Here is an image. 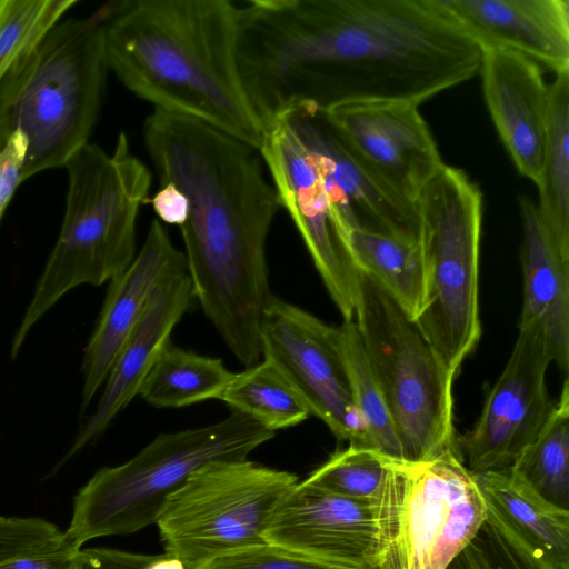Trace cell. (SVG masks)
Wrapping results in <instances>:
<instances>
[{
  "instance_id": "6da1fadb",
  "label": "cell",
  "mask_w": 569,
  "mask_h": 569,
  "mask_svg": "<svg viewBox=\"0 0 569 569\" xmlns=\"http://www.w3.org/2000/svg\"><path fill=\"white\" fill-rule=\"evenodd\" d=\"M237 54L263 128L298 107L420 104L480 71L482 50L436 0H252Z\"/></svg>"
},
{
  "instance_id": "7a4b0ae2",
  "label": "cell",
  "mask_w": 569,
  "mask_h": 569,
  "mask_svg": "<svg viewBox=\"0 0 569 569\" xmlns=\"http://www.w3.org/2000/svg\"><path fill=\"white\" fill-rule=\"evenodd\" d=\"M143 138L160 183L188 199L180 227L194 299L246 367L261 358L260 325L272 295L266 242L282 208L258 149L198 120L154 109Z\"/></svg>"
},
{
  "instance_id": "3957f363",
  "label": "cell",
  "mask_w": 569,
  "mask_h": 569,
  "mask_svg": "<svg viewBox=\"0 0 569 569\" xmlns=\"http://www.w3.org/2000/svg\"><path fill=\"white\" fill-rule=\"evenodd\" d=\"M108 67L154 109L256 149L264 128L244 90L230 0H124L103 7Z\"/></svg>"
},
{
  "instance_id": "277c9868",
  "label": "cell",
  "mask_w": 569,
  "mask_h": 569,
  "mask_svg": "<svg viewBox=\"0 0 569 569\" xmlns=\"http://www.w3.org/2000/svg\"><path fill=\"white\" fill-rule=\"evenodd\" d=\"M68 192L57 242L13 337L14 359L39 319L71 289L100 286L124 272L136 257L140 207L152 176L119 133L112 153L87 143L64 166Z\"/></svg>"
},
{
  "instance_id": "5b68a950",
  "label": "cell",
  "mask_w": 569,
  "mask_h": 569,
  "mask_svg": "<svg viewBox=\"0 0 569 569\" xmlns=\"http://www.w3.org/2000/svg\"><path fill=\"white\" fill-rule=\"evenodd\" d=\"M109 70L103 8L59 21L0 81V149L16 131L28 149L22 181L66 166L98 119Z\"/></svg>"
},
{
  "instance_id": "8992f818",
  "label": "cell",
  "mask_w": 569,
  "mask_h": 569,
  "mask_svg": "<svg viewBox=\"0 0 569 569\" xmlns=\"http://www.w3.org/2000/svg\"><path fill=\"white\" fill-rule=\"evenodd\" d=\"M274 431L237 411L219 422L160 433L134 457L98 470L73 498L63 541L137 532L157 522L169 498L194 471L214 461L241 460Z\"/></svg>"
},
{
  "instance_id": "52a82bcc",
  "label": "cell",
  "mask_w": 569,
  "mask_h": 569,
  "mask_svg": "<svg viewBox=\"0 0 569 569\" xmlns=\"http://www.w3.org/2000/svg\"><path fill=\"white\" fill-rule=\"evenodd\" d=\"M370 505L373 569H448L487 519L458 447L420 461L386 457Z\"/></svg>"
},
{
  "instance_id": "ba28073f",
  "label": "cell",
  "mask_w": 569,
  "mask_h": 569,
  "mask_svg": "<svg viewBox=\"0 0 569 569\" xmlns=\"http://www.w3.org/2000/svg\"><path fill=\"white\" fill-rule=\"evenodd\" d=\"M482 207L478 184L447 164L416 202L426 267V297L416 322L453 377L481 336Z\"/></svg>"
},
{
  "instance_id": "9c48e42d",
  "label": "cell",
  "mask_w": 569,
  "mask_h": 569,
  "mask_svg": "<svg viewBox=\"0 0 569 569\" xmlns=\"http://www.w3.org/2000/svg\"><path fill=\"white\" fill-rule=\"evenodd\" d=\"M353 319L401 449V459H430L457 448L452 383L420 327L361 271Z\"/></svg>"
},
{
  "instance_id": "30bf717a",
  "label": "cell",
  "mask_w": 569,
  "mask_h": 569,
  "mask_svg": "<svg viewBox=\"0 0 569 569\" xmlns=\"http://www.w3.org/2000/svg\"><path fill=\"white\" fill-rule=\"evenodd\" d=\"M298 482L291 472L248 459L203 466L169 496L159 515L166 553L197 569L222 553L267 542L276 508Z\"/></svg>"
},
{
  "instance_id": "8fae6325",
  "label": "cell",
  "mask_w": 569,
  "mask_h": 569,
  "mask_svg": "<svg viewBox=\"0 0 569 569\" xmlns=\"http://www.w3.org/2000/svg\"><path fill=\"white\" fill-rule=\"evenodd\" d=\"M261 353L307 407L339 440L366 447L365 423L356 408L339 329L270 296L260 325Z\"/></svg>"
},
{
  "instance_id": "7c38bea8",
  "label": "cell",
  "mask_w": 569,
  "mask_h": 569,
  "mask_svg": "<svg viewBox=\"0 0 569 569\" xmlns=\"http://www.w3.org/2000/svg\"><path fill=\"white\" fill-rule=\"evenodd\" d=\"M259 152L332 301L352 319L361 271L310 153L282 119L264 127Z\"/></svg>"
},
{
  "instance_id": "4fadbf2b",
  "label": "cell",
  "mask_w": 569,
  "mask_h": 569,
  "mask_svg": "<svg viewBox=\"0 0 569 569\" xmlns=\"http://www.w3.org/2000/svg\"><path fill=\"white\" fill-rule=\"evenodd\" d=\"M550 362L539 323L520 322L508 362L478 420L457 437L461 458L473 475L509 468L541 432L556 407L546 382Z\"/></svg>"
},
{
  "instance_id": "5bb4252c",
  "label": "cell",
  "mask_w": 569,
  "mask_h": 569,
  "mask_svg": "<svg viewBox=\"0 0 569 569\" xmlns=\"http://www.w3.org/2000/svg\"><path fill=\"white\" fill-rule=\"evenodd\" d=\"M284 120L310 153L348 233L362 229L419 239L415 204L396 193L348 144L323 110L298 107Z\"/></svg>"
},
{
  "instance_id": "9a60e30c",
  "label": "cell",
  "mask_w": 569,
  "mask_h": 569,
  "mask_svg": "<svg viewBox=\"0 0 569 569\" xmlns=\"http://www.w3.org/2000/svg\"><path fill=\"white\" fill-rule=\"evenodd\" d=\"M325 112L348 144L409 203L416 206L446 164L418 104L362 102Z\"/></svg>"
},
{
  "instance_id": "2e32d148",
  "label": "cell",
  "mask_w": 569,
  "mask_h": 569,
  "mask_svg": "<svg viewBox=\"0 0 569 569\" xmlns=\"http://www.w3.org/2000/svg\"><path fill=\"white\" fill-rule=\"evenodd\" d=\"M264 540L336 568L373 569L369 562L373 540L371 505L303 480L276 508Z\"/></svg>"
},
{
  "instance_id": "e0dca14e",
  "label": "cell",
  "mask_w": 569,
  "mask_h": 569,
  "mask_svg": "<svg viewBox=\"0 0 569 569\" xmlns=\"http://www.w3.org/2000/svg\"><path fill=\"white\" fill-rule=\"evenodd\" d=\"M182 273H187L184 253L173 246L162 222L153 219L131 264L110 281L98 322L84 349L81 416L106 381L156 288Z\"/></svg>"
},
{
  "instance_id": "ac0fdd59",
  "label": "cell",
  "mask_w": 569,
  "mask_h": 569,
  "mask_svg": "<svg viewBox=\"0 0 569 569\" xmlns=\"http://www.w3.org/2000/svg\"><path fill=\"white\" fill-rule=\"evenodd\" d=\"M194 300L187 273L174 276L156 288L136 327L121 347L98 405L79 429L71 447L51 470L56 475L84 447L96 440L113 419L139 395L142 383L171 333Z\"/></svg>"
},
{
  "instance_id": "d6986e66",
  "label": "cell",
  "mask_w": 569,
  "mask_h": 569,
  "mask_svg": "<svg viewBox=\"0 0 569 569\" xmlns=\"http://www.w3.org/2000/svg\"><path fill=\"white\" fill-rule=\"evenodd\" d=\"M481 50L506 49L569 71V0H436Z\"/></svg>"
},
{
  "instance_id": "ffe728a7",
  "label": "cell",
  "mask_w": 569,
  "mask_h": 569,
  "mask_svg": "<svg viewBox=\"0 0 569 569\" xmlns=\"http://www.w3.org/2000/svg\"><path fill=\"white\" fill-rule=\"evenodd\" d=\"M479 73L493 126L518 172L539 180L545 152L549 84L541 67L506 49L482 50Z\"/></svg>"
},
{
  "instance_id": "44dd1931",
  "label": "cell",
  "mask_w": 569,
  "mask_h": 569,
  "mask_svg": "<svg viewBox=\"0 0 569 569\" xmlns=\"http://www.w3.org/2000/svg\"><path fill=\"white\" fill-rule=\"evenodd\" d=\"M522 219L523 303L520 322L541 327L552 362L562 372L569 368V257L555 247L538 213L537 204L519 197Z\"/></svg>"
},
{
  "instance_id": "7402d4cb",
  "label": "cell",
  "mask_w": 569,
  "mask_h": 569,
  "mask_svg": "<svg viewBox=\"0 0 569 569\" xmlns=\"http://www.w3.org/2000/svg\"><path fill=\"white\" fill-rule=\"evenodd\" d=\"M475 476L488 518L509 530L549 569H569V510L546 500L510 467Z\"/></svg>"
},
{
  "instance_id": "603a6c76",
  "label": "cell",
  "mask_w": 569,
  "mask_h": 569,
  "mask_svg": "<svg viewBox=\"0 0 569 569\" xmlns=\"http://www.w3.org/2000/svg\"><path fill=\"white\" fill-rule=\"evenodd\" d=\"M538 213L558 251L569 257V71L549 84Z\"/></svg>"
},
{
  "instance_id": "cb8c5ba5",
  "label": "cell",
  "mask_w": 569,
  "mask_h": 569,
  "mask_svg": "<svg viewBox=\"0 0 569 569\" xmlns=\"http://www.w3.org/2000/svg\"><path fill=\"white\" fill-rule=\"evenodd\" d=\"M349 242L356 262L412 318L426 297V267L419 239L353 230Z\"/></svg>"
},
{
  "instance_id": "d4e9b609",
  "label": "cell",
  "mask_w": 569,
  "mask_h": 569,
  "mask_svg": "<svg viewBox=\"0 0 569 569\" xmlns=\"http://www.w3.org/2000/svg\"><path fill=\"white\" fill-rule=\"evenodd\" d=\"M233 376L221 359L170 342L147 375L139 396L156 408L187 407L219 399Z\"/></svg>"
},
{
  "instance_id": "484cf974",
  "label": "cell",
  "mask_w": 569,
  "mask_h": 569,
  "mask_svg": "<svg viewBox=\"0 0 569 569\" xmlns=\"http://www.w3.org/2000/svg\"><path fill=\"white\" fill-rule=\"evenodd\" d=\"M231 409L277 431L297 426L310 413L283 376L269 361L234 373L219 398Z\"/></svg>"
},
{
  "instance_id": "4316f807",
  "label": "cell",
  "mask_w": 569,
  "mask_h": 569,
  "mask_svg": "<svg viewBox=\"0 0 569 569\" xmlns=\"http://www.w3.org/2000/svg\"><path fill=\"white\" fill-rule=\"evenodd\" d=\"M540 496L569 510V383L538 437L510 466Z\"/></svg>"
},
{
  "instance_id": "83f0119b",
  "label": "cell",
  "mask_w": 569,
  "mask_h": 569,
  "mask_svg": "<svg viewBox=\"0 0 569 569\" xmlns=\"http://www.w3.org/2000/svg\"><path fill=\"white\" fill-rule=\"evenodd\" d=\"M353 401L365 423L366 447L401 459V449L381 391L370 369L355 319L338 327Z\"/></svg>"
},
{
  "instance_id": "f1b7e54d",
  "label": "cell",
  "mask_w": 569,
  "mask_h": 569,
  "mask_svg": "<svg viewBox=\"0 0 569 569\" xmlns=\"http://www.w3.org/2000/svg\"><path fill=\"white\" fill-rule=\"evenodd\" d=\"M77 0H0V81Z\"/></svg>"
},
{
  "instance_id": "f546056e",
  "label": "cell",
  "mask_w": 569,
  "mask_h": 569,
  "mask_svg": "<svg viewBox=\"0 0 569 569\" xmlns=\"http://www.w3.org/2000/svg\"><path fill=\"white\" fill-rule=\"evenodd\" d=\"M386 457L375 449L349 443L303 481L335 495L371 503L385 473Z\"/></svg>"
},
{
  "instance_id": "4dcf8cb0",
  "label": "cell",
  "mask_w": 569,
  "mask_h": 569,
  "mask_svg": "<svg viewBox=\"0 0 569 569\" xmlns=\"http://www.w3.org/2000/svg\"><path fill=\"white\" fill-rule=\"evenodd\" d=\"M448 569H549L517 537L487 517Z\"/></svg>"
},
{
  "instance_id": "1f68e13d",
  "label": "cell",
  "mask_w": 569,
  "mask_h": 569,
  "mask_svg": "<svg viewBox=\"0 0 569 569\" xmlns=\"http://www.w3.org/2000/svg\"><path fill=\"white\" fill-rule=\"evenodd\" d=\"M197 569H340L263 542L217 556Z\"/></svg>"
},
{
  "instance_id": "d6a6232c",
  "label": "cell",
  "mask_w": 569,
  "mask_h": 569,
  "mask_svg": "<svg viewBox=\"0 0 569 569\" xmlns=\"http://www.w3.org/2000/svg\"><path fill=\"white\" fill-rule=\"evenodd\" d=\"M56 525L34 517L0 516V562L60 543Z\"/></svg>"
},
{
  "instance_id": "836d02e7",
  "label": "cell",
  "mask_w": 569,
  "mask_h": 569,
  "mask_svg": "<svg viewBox=\"0 0 569 569\" xmlns=\"http://www.w3.org/2000/svg\"><path fill=\"white\" fill-rule=\"evenodd\" d=\"M80 569H186L168 553L150 556L111 548L79 550Z\"/></svg>"
},
{
  "instance_id": "e575fe53",
  "label": "cell",
  "mask_w": 569,
  "mask_h": 569,
  "mask_svg": "<svg viewBox=\"0 0 569 569\" xmlns=\"http://www.w3.org/2000/svg\"><path fill=\"white\" fill-rule=\"evenodd\" d=\"M27 149L26 138L21 132L16 131L0 150V220L14 191L22 182Z\"/></svg>"
},
{
  "instance_id": "d590c367",
  "label": "cell",
  "mask_w": 569,
  "mask_h": 569,
  "mask_svg": "<svg viewBox=\"0 0 569 569\" xmlns=\"http://www.w3.org/2000/svg\"><path fill=\"white\" fill-rule=\"evenodd\" d=\"M0 569H80L79 550L60 543L0 562Z\"/></svg>"
},
{
  "instance_id": "8d00e7d4",
  "label": "cell",
  "mask_w": 569,
  "mask_h": 569,
  "mask_svg": "<svg viewBox=\"0 0 569 569\" xmlns=\"http://www.w3.org/2000/svg\"><path fill=\"white\" fill-rule=\"evenodd\" d=\"M160 221L181 227L188 217L189 202L184 193L170 182L160 183L159 190L148 199Z\"/></svg>"
},
{
  "instance_id": "74e56055",
  "label": "cell",
  "mask_w": 569,
  "mask_h": 569,
  "mask_svg": "<svg viewBox=\"0 0 569 569\" xmlns=\"http://www.w3.org/2000/svg\"><path fill=\"white\" fill-rule=\"evenodd\" d=\"M1 150V149H0Z\"/></svg>"
}]
</instances>
